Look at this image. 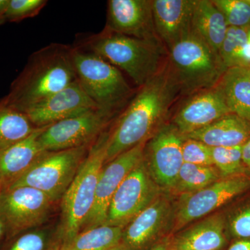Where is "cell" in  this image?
Instances as JSON below:
<instances>
[{"label": "cell", "mask_w": 250, "mask_h": 250, "mask_svg": "<svg viewBox=\"0 0 250 250\" xmlns=\"http://www.w3.org/2000/svg\"><path fill=\"white\" fill-rule=\"evenodd\" d=\"M108 250H129L126 249V248L124 246H122V245H118V246L114 247V248H112L111 249Z\"/></svg>", "instance_id": "39"}, {"label": "cell", "mask_w": 250, "mask_h": 250, "mask_svg": "<svg viewBox=\"0 0 250 250\" xmlns=\"http://www.w3.org/2000/svg\"><path fill=\"white\" fill-rule=\"evenodd\" d=\"M104 29L136 39L159 41L150 0H109Z\"/></svg>", "instance_id": "15"}, {"label": "cell", "mask_w": 250, "mask_h": 250, "mask_svg": "<svg viewBox=\"0 0 250 250\" xmlns=\"http://www.w3.org/2000/svg\"><path fill=\"white\" fill-rule=\"evenodd\" d=\"M242 159L243 165L248 171V174H250V139L243 146Z\"/></svg>", "instance_id": "34"}, {"label": "cell", "mask_w": 250, "mask_h": 250, "mask_svg": "<svg viewBox=\"0 0 250 250\" xmlns=\"http://www.w3.org/2000/svg\"><path fill=\"white\" fill-rule=\"evenodd\" d=\"M223 14L228 27L250 28V3L248 0H213Z\"/></svg>", "instance_id": "30"}, {"label": "cell", "mask_w": 250, "mask_h": 250, "mask_svg": "<svg viewBox=\"0 0 250 250\" xmlns=\"http://www.w3.org/2000/svg\"><path fill=\"white\" fill-rule=\"evenodd\" d=\"M184 163L195 165L213 166L211 147L197 140L184 138L182 145Z\"/></svg>", "instance_id": "31"}, {"label": "cell", "mask_w": 250, "mask_h": 250, "mask_svg": "<svg viewBox=\"0 0 250 250\" xmlns=\"http://www.w3.org/2000/svg\"><path fill=\"white\" fill-rule=\"evenodd\" d=\"M167 65L187 93L213 88L227 70L219 54L193 32L169 49Z\"/></svg>", "instance_id": "5"}, {"label": "cell", "mask_w": 250, "mask_h": 250, "mask_svg": "<svg viewBox=\"0 0 250 250\" xmlns=\"http://www.w3.org/2000/svg\"><path fill=\"white\" fill-rule=\"evenodd\" d=\"M184 136L201 141L210 147L243 146L250 139V123L234 113H229Z\"/></svg>", "instance_id": "21"}, {"label": "cell", "mask_w": 250, "mask_h": 250, "mask_svg": "<svg viewBox=\"0 0 250 250\" xmlns=\"http://www.w3.org/2000/svg\"><path fill=\"white\" fill-rule=\"evenodd\" d=\"M99 108L78 81L50 95L24 112L36 127L48 126L62 120Z\"/></svg>", "instance_id": "14"}, {"label": "cell", "mask_w": 250, "mask_h": 250, "mask_svg": "<svg viewBox=\"0 0 250 250\" xmlns=\"http://www.w3.org/2000/svg\"><path fill=\"white\" fill-rule=\"evenodd\" d=\"M47 126L39 127L25 139L0 151V186L9 188L43 154L39 138Z\"/></svg>", "instance_id": "20"}, {"label": "cell", "mask_w": 250, "mask_h": 250, "mask_svg": "<svg viewBox=\"0 0 250 250\" xmlns=\"http://www.w3.org/2000/svg\"><path fill=\"white\" fill-rule=\"evenodd\" d=\"M242 148L243 146L211 147L213 166L218 169L222 178L248 174L242 159Z\"/></svg>", "instance_id": "27"}, {"label": "cell", "mask_w": 250, "mask_h": 250, "mask_svg": "<svg viewBox=\"0 0 250 250\" xmlns=\"http://www.w3.org/2000/svg\"><path fill=\"white\" fill-rule=\"evenodd\" d=\"M75 47L93 52L129 75L139 88L161 69V41L136 39L104 29L84 36Z\"/></svg>", "instance_id": "3"}, {"label": "cell", "mask_w": 250, "mask_h": 250, "mask_svg": "<svg viewBox=\"0 0 250 250\" xmlns=\"http://www.w3.org/2000/svg\"><path fill=\"white\" fill-rule=\"evenodd\" d=\"M174 213L170 199L161 195L125 227L123 246L129 250L144 249L172 226Z\"/></svg>", "instance_id": "16"}, {"label": "cell", "mask_w": 250, "mask_h": 250, "mask_svg": "<svg viewBox=\"0 0 250 250\" xmlns=\"http://www.w3.org/2000/svg\"><path fill=\"white\" fill-rule=\"evenodd\" d=\"M110 131H104L88 149L84 161L62 198L61 234L71 241L83 229L94 202L100 172L106 161Z\"/></svg>", "instance_id": "4"}, {"label": "cell", "mask_w": 250, "mask_h": 250, "mask_svg": "<svg viewBox=\"0 0 250 250\" xmlns=\"http://www.w3.org/2000/svg\"><path fill=\"white\" fill-rule=\"evenodd\" d=\"M124 228L103 225L83 230L62 250H108L120 244Z\"/></svg>", "instance_id": "25"}, {"label": "cell", "mask_w": 250, "mask_h": 250, "mask_svg": "<svg viewBox=\"0 0 250 250\" xmlns=\"http://www.w3.org/2000/svg\"><path fill=\"white\" fill-rule=\"evenodd\" d=\"M250 192V174H242L220 178L198 191L184 194L174 213V231Z\"/></svg>", "instance_id": "8"}, {"label": "cell", "mask_w": 250, "mask_h": 250, "mask_svg": "<svg viewBox=\"0 0 250 250\" xmlns=\"http://www.w3.org/2000/svg\"><path fill=\"white\" fill-rule=\"evenodd\" d=\"M45 0H9L6 14L8 22H19L39 15L45 7Z\"/></svg>", "instance_id": "32"}, {"label": "cell", "mask_w": 250, "mask_h": 250, "mask_svg": "<svg viewBox=\"0 0 250 250\" xmlns=\"http://www.w3.org/2000/svg\"><path fill=\"white\" fill-rule=\"evenodd\" d=\"M196 0H154L153 18L156 35L170 49L192 32Z\"/></svg>", "instance_id": "18"}, {"label": "cell", "mask_w": 250, "mask_h": 250, "mask_svg": "<svg viewBox=\"0 0 250 250\" xmlns=\"http://www.w3.org/2000/svg\"><path fill=\"white\" fill-rule=\"evenodd\" d=\"M222 178L215 166L184 163L179 170L174 191L184 194L198 191Z\"/></svg>", "instance_id": "26"}, {"label": "cell", "mask_w": 250, "mask_h": 250, "mask_svg": "<svg viewBox=\"0 0 250 250\" xmlns=\"http://www.w3.org/2000/svg\"><path fill=\"white\" fill-rule=\"evenodd\" d=\"M184 136L173 124L161 126L146 145L145 159L149 173L160 188L173 190L184 164Z\"/></svg>", "instance_id": "12"}, {"label": "cell", "mask_w": 250, "mask_h": 250, "mask_svg": "<svg viewBox=\"0 0 250 250\" xmlns=\"http://www.w3.org/2000/svg\"><path fill=\"white\" fill-rule=\"evenodd\" d=\"M248 42H250V28H249V29H248Z\"/></svg>", "instance_id": "40"}, {"label": "cell", "mask_w": 250, "mask_h": 250, "mask_svg": "<svg viewBox=\"0 0 250 250\" xmlns=\"http://www.w3.org/2000/svg\"><path fill=\"white\" fill-rule=\"evenodd\" d=\"M113 116L100 108H94L48 125L39 138L41 149L57 152L89 146L105 131Z\"/></svg>", "instance_id": "10"}, {"label": "cell", "mask_w": 250, "mask_h": 250, "mask_svg": "<svg viewBox=\"0 0 250 250\" xmlns=\"http://www.w3.org/2000/svg\"><path fill=\"white\" fill-rule=\"evenodd\" d=\"M1 186H0V193H1Z\"/></svg>", "instance_id": "41"}, {"label": "cell", "mask_w": 250, "mask_h": 250, "mask_svg": "<svg viewBox=\"0 0 250 250\" xmlns=\"http://www.w3.org/2000/svg\"><path fill=\"white\" fill-rule=\"evenodd\" d=\"M228 238L233 241L250 238V197L225 215Z\"/></svg>", "instance_id": "28"}, {"label": "cell", "mask_w": 250, "mask_h": 250, "mask_svg": "<svg viewBox=\"0 0 250 250\" xmlns=\"http://www.w3.org/2000/svg\"><path fill=\"white\" fill-rule=\"evenodd\" d=\"M248 29L228 27L219 55L227 69L236 66L237 61L248 42Z\"/></svg>", "instance_id": "29"}, {"label": "cell", "mask_w": 250, "mask_h": 250, "mask_svg": "<svg viewBox=\"0 0 250 250\" xmlns=\"http://www.w3.org/2000/svg\"><path fill=\"white\" fill-rule=\"evenodd\" d=\"M45 241L40 233H25L18 237L9 250H43Z\"/></svg>", "instance_id": "33"}, {"label": "cell", "mask_w": 250, "mask_h": 250, "mask_svg": "<svg viewBox=\"0 0 250 250\" xmlns=\"http://www.w3.org/2000/svg\"><path fill=\"white\" fill-rule=\"evenodd\" d=\"M161 195L144 158L125 177L113 195L104 225L125 228Z\"/></svg>", "instance_id": "9"}, {"label": "cell", "mask_w": 250, "mask_h": 250, "mask_svg": "<svg viewBox=\"0 0 250 250\" xmlns=\"http://www.w3.org/2000/svg\"><path fill=\"white\" fill-rule=\"evenodd\" d=\"M90 146L44 152L9 188H34L45 193L52 202L58 201L75 178Z\"/></svg>", "instance_id": "7"}, {"label": "cell", "mask_w": 250, "mask_h": 250, "mask_svg": "<svg viewBox=\"0 0 250 250\" xmlns=\"http://www.w3.org/2000/svg\"><path fill=\"white\" fill-rule=\"evenodd\" d=\"M152 250H169L167 243H161L154 247Z\"/></svg>", "instance_id": "38"}, {"label": "cell", "mask_w": 250, "mask_h": 250, "mask_svg": "<svg viewBox=\"0 0 250 250\" xmlns=\"http://www.w3.org/2000/svg\"><path fill=\"white\" fill-rule=\"evenodd\" d=\"M227 250H250V238L233 241Z\"/></svg>", "instance_id": "35"}, {"label": "cell", "mask_w": 250, "mask_h": 250, "mask_svg": "<svg viewBox=\"0 0 250 250\" xmlns=\"http://www.w3.org/2000/svg\"><path fill=\"white\" fill-rule=\"evenodd\" d=\"M146 143H141L105 164L100 172L95 202L83 230L104 225L112 198L125 177L143 160Z\"/></svg>", "instance_id": "13"}, {"label": "cell", "mask_w": 250, "mask_h": 250, "mask_svg": "<svg viewBox=\"0 0 250 250\" xmlns=\"http://www.w3.org/2000/svg\"><path fill=\"white\" fill-rule=\"evenodd\" d=\"M192 32L219 54L228 25L220 10L209 0H196L192 20Z\"/></svg>", "instance_id": "23"}, {"label": "cell", "mask_w": 250, "mask_h": 250, "mask_svg": "<svg viewBox=\"0 0 250 250\" xmlns=\"http://www.w3.org/2000/svg\"><path fill=\"white\" fill-rule=\"evenodd\" d=\"M216 86L231 113L250 123V69H227Z\"/></svg>", "instance_id": "22"}, {"label": "cell", "mask_w": 250, "mask_h": 250, "mask_svg": "<svg viewBox=\"0 0 250 250\" xmlns=\"http://www.w3.org/2000/svg\"><path fill=\"white\" fill-rule=\"evenodd\" d=\"M77 81L99 108L114 115L133 95L119 69L93 52L72 47Z\"/></svg>", "instance_id": "6"}, {"label": "cell", "mask_w": 250, "mask_h": 250, "mask_svg": "<svg viewBox=\"0 0 250 250\" xmlns=\"http://www.w3.org/2000/svg\"><path fill=\"white\" fill-rule=\"evenodd\" d=\"M179 92V85L168 65L139 88L110 131L105 164L135 146L147 142L160 127Z\"/></svg>", "instance_id": "1"}, {"label": "cell", "mask_w": 250, "mask_h": 250, "mask_svg": "<svg viewBox=\"0 0 250 250\" xmlns=\"http://www.w3.org/2000/svg\"><path fill=\"white\" fill-rule=\"evenodd\" d=\"M231 113L225 98L215 85L202 90L177 112L173 124L183 136L201 129Z\"/></svg>", "instance_id": "17"}, {"label": "cell", "mask_w": 250, "mask_h": 250, "mask_svg": "<svg viewBox=\"0 0 250 250\" xmlns=\"http://www.w3.org/2000/svg\"><path fill=\"white\" fill-rule=\"evenodd\" d=\"M38 128L24 112L6 106L0 100V151L25 139Z\"/></svg>", "instance_id": "24"}, {"label": "cell", "mask_w": 250, "mask_h": 250, "mask_svg": "<svg viewBox=\"0 0 250 250\" xmlns=\"http://www.w3.org/2000/svg\"><path fill=\"white\" fill-rule=\"evenodd\" d=\"M225 214L215 213L179 233L169 250H222L228 245Z\"/></svg>", "instance_id": "19"}, {"label": "cell", "mask_w": 250, "mask_h": 250, "mask_svg": "<svg viewBox=\"0 0 250 250\" xmlns=\"http://www.w3.org/2000/svg\"><path fill=\"white\" fill-rule=\"evenodd\" d=\"M53 202L43 192L28 187L2 190L0 220L10 236H16L41 225L47 219Z\"/></svg>", "instance_id": "11"}, {"label": "cell", "mask_w": 250, "mask_h": 250, "mask_svg": "<svg viewBox=\"0 0 250 250\" xmlns=\"http://www.w3.org/2000/svg\"><path fill=\"white\" fill-rule=\"evenodd\" d=\"M7 234L6 233V228H5L4 225L3 224L1 220H0V241L2 240L5 235Z\"/></svg>", "instance_id": "37"}, {"label": "cell", "mask_w": 250, "mask_h": 250, "mask_svg": "<svg viewBox=\"0 0 250 250\" xmlns=\"http://www.w3.org/2000/svg\"><path fill=\"white\" fill-rule=\"evenodd\" d=\"M248 68H250V65L249 67H248Z\"/></svg>", "instance_id": "42"}, {"label": "cell", "mask_w": 250, "mask_h": 250, "mask_svg": "<svg viewBox=\"0 0 250 250\" xmlns=\"http://www.w3.org/2000/svg\"><path fill=\"white\" fill-rule=\"evenodd\" d=\"M77 80L72 47L52 43L31 54L1 102L25 112Z\"/></svg>", "instance_id": "2"}, {"label": "cell", "mask_w": 250, "mask_h": 250, "mask_svg": "<svg viewBox=\"0 0 250 250\" xmlns=\"http://www.w3.org/2000/svg\"><path fill=\"white\" fill-rule=\"evenodd\" d=\"M9 4V0H0V25L6 22V14Z\"/></svg>", "instance_id": "36"}]
</instances>
